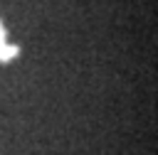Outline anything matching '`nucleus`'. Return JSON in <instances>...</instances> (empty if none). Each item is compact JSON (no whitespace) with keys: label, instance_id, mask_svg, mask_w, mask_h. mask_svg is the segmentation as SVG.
<instances>
[{"label":"nucleus","instance_id":"1","mask_svg":"<svg viewBox=\"0 0 158 155\" xmlns=\"http://www.w3.org/2000/svg\"><path fill=\"white\" fill-rule=\"evenodd\" d=\"M17 54H20V44H10V42H5V47H2V52H0V62L7 64V62L15 59Z\"/></svg>","mask_w":158,"mask_h":155},{"label":"nucleus","instance_id":"2","mask_svg":"<svg viewBox=\"0 0 158 155\" xmlns=\"http://www.w3.org/2000/svg\"><path fill=\"white\" fill-rule=\"evenodd\" d=\"M7 39V32H5V27H0V42H5Z\"/></svg>","mask_w":158,"mask_h":155},{"label":"nucleus","instance_id":"3","mask_svg":"<svg viewBox=\"0 0 158 155\" xmlns=\"http://www.w3.org/2000/svg\"><path fill=\"white\" fill-rule=\"evenodd\" d=\"M0 27H2V20H0Z\"/></svg>","mask_w":158,"mask_h":155}]
</instances>
